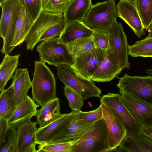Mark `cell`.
<instances>
[{"instance_id": "19", "label": "cell", "mask_w": 152, "mask_h": 152, "mask_svg": "<svg viewBox=\"0 0 152 152\" xmlns=\"http://www.w3.org/2000/svg\"><path fill=\"white\" fill-rule=\"evenodd\" d=\"M114 151L152 152V140L141 132L127 134Z\"/></svg>"}, {"instance_id": "16", "label": "cell", "mask_w": 152, "mask_h": 152, "mask_svg": "<svg viewBox=\"0 0 152 152\" xmlns=\"http://www.w3.org/2000/svg\"><path fill=\"white\" fill-rule=\"evenodd\" d=\"M75 115L73 111L61 114L54 121L38 128L36 132L37 144L39 145L50 142L67 126Z\"/></svg>"}, {"instance_id": "15", "label": "cell", "mask_w": 152, "mask_h": 152, "mask_svg": "<svg viewBox=\"0 0 152 152\" xmlns=\"http://www.w3.org/2000/svg\"><path fill=\"white\" fill-rule=\"evenodd\" d=\"M118 17L132 29L138 38L145 34V29L133 1L120 0L116 5Z\"/></svg>"}, {"instance_id": "28", "label": "cell", "mask_w": 152, "mask_h": 152, "mask_svg": "<svg viewBox=\"0 0 152 152\" xmlns=\"http://www.w3.org/2000/svg\"><path fill=\"white\" fill-rule=\"evenodd\" d=\"M129 54L132 57H152V37L147 36L144 39L129 45Z\"/></svg>"}, {"instance_id": "8", "label": "cell", "mask_w": 152, "mask_h": 152, "mask_svg": "<svg viewBox=\"0 0 152 152\" xmlns=\"http://www.w3.org/2000/svg\"><path fill=\"white\" fill-rule=\"evenodd\" d=\"M116 84L119 89L130 93L152 106V76H130L126 73Z\"/></svg>"}, {"instance_id": "1", "label": "cell", "mask_w": 152, "mask_h": 152, "mask_svg": "<svg viewBox=\"0 0 152 152\" xmlns=\"http://www.w3.org/2000/svg\"><path fill=\"white\" fill-rule=\"evenodd\" d=\"M66 26L63 13L42 10L25 39L27 50L32 51L39 42L59 37Z\"/></svg>"}, {"instance_id": "2", "label": "cell", "mask_w": 152, "mask_h": 152, "mask_svg": "<svg viewBox=\"0 0 152 152\" xmlns=\"http://www.w3.org/2000/svg\"><path fill=\"white\" fill-rule=\"evenodd\" d=\"M34 63L31 87L32 97L42 107L57 97L56 80L54 74L45 62L40 60Z\"/></svg>"}, {"instance_id": "42", "label": "cell", "mask_w": 152, "mask_h": 152, "mask_svg": "<svg viewBox=\"0 0 152 152\" xmlns=\"http://www.w3.org/2000/svg\"><path fill=\"white\" fill-rule=\"evenodd\" d=\"M6 0H0V3L3 2L5 1Z\"/></svg>"}, {"instance_id": "17", "label": "cell", "mask_w": 152, "mask_h": 152, "mask_svg": "<svg viewBox=\"0 0 152 152\" xmlns=\"http://www.w3.org/2000/svg\"><path fill=\"white\" fill-rule=\"evenodd\" d=\"M34 20L28 10L23 0H20L14 37L11 44L12 51L24 41Z\"/></svg>"}, {"instance_id": "34", "label": "cell", "mask_w": 152, "mask_h": 152, "mask_svg": "<svg viewBox=\"0 0 152 152\" xmlns=\"http://www.w3.org/2000/svg\"><path fill=\"white\" fill-rule=\"evenodd\" d=\"M16 128L10 127L4 141L0 144V152H16Z\"/></svg>"}, {"instance_id": "38", "label": "cell", "mask_w": 152, "mask_h": 152, "mask_svg": "<svg viewBox=\"0 0 152 152\" xmlns=\"http://www.w3.org/2000/svg\"><path fill=\"white\" fill-rule=\"evenodd\" d=\"M9 128L8 120L0 117V144L4 141Z\"/></svg>"}, {"instance_id": "20", "label": "cell", "mask_w": 152, "mask_h": 152, "mask_svg": "<svg viewBox=\"0 0 152 152\" xmlns=\"http://www.w3.org/2000/svg\"><path fill=\"white\" fill-rule=\"evenodd\" d=\"M94 123L81 121L73 118L65 128L54 139L47 143L77 141Z\"/></svg>"}, {"instance_id": "6", "label": "cell", "mask_w": 152, "mask_h": 152, "mask_svg": "<svg viewBox=\"0 0 152 152\" xmlns=\"http://www.w3.org/2000/svg\"><path fill=\"white\" fill-rule=\"evenodd\" d=\"M36 50L40 59L50 65L56 66L61 64L72 66L74 57L69 52L65 44L57 37L41 41L37 46Z\"/></svg>"}, {"instance_id": "37", "label": "cell", "mask_w": 152, "mask_h": 152, "mask_svg": "<svg viewBox=\"0 0 152 152\" xmlns=\"http://www.w3.org/2000/svg\"><path fill=\"white\" fill-rule=\"evenodd\" d=\"M34 21L38 17L42 10L41 0H23Z\"/></svg>"}, {"instance_id": "22", "label": "cell", "mask_w": 152, "mask_h": 152, "mask_svg": "<svg viewBox=\"0 0 152 152\" xmlns=\"http://www.w3.org/2000/svg\"><path fill=\"white\" fill-rule=\"evenodd\" d=\"M37 105L33 99L28 95L26 99L16 108L13 115L8 121L10 127L16 128L20 124L29 120L37 113Z\"/></svg>"}, {"instance_id": "32", "label": "cell", "mask_w": 152, "mask_h": 152, "mask_svg": "<svg viewBox=\"0 0 152 152\" xmlns=\"http://www.w3.org/2000/svg\"><path fill=\"white\" fill-rule=\"evenodd\" d=\"M76 142L46 143L39 145L37 152H71L72 146Z\"/></svg>"}, {"instance_id": "30", "label": "cell", "mask_w": 152, "mask_h": 152, "mask_svg": "<svg viewBox=\"0 0 152 152\" xmlns=\"http://www.w3.org/2000/svg\"><path fill=\"white\" fill-rule=\"evenodd\" d=\"M133 3L140 16L145 31L152 21V0H134Z\"/></svg>"}, {"instance_id": "24", "label": "cell", "mask_w": 152, "mask_h": 152, "mask_svg": "<svg viewBox=\"0 0 152 152\" xmlns=\"http://www.w3.org/2000/svg\"><path fill=\"white\" fill-rule=\"evenodd\" d=\"M94 31L83 22L75 21L66 24L63 32L58 38L62 42L67 44L79 38L91 36Z\"/></svg>"}, {"instance_id": "26", "label": "cell", "mask_w": 152, "mask_h": 152, "mask_svg": "<svg viewBox=\"0 0 152 152\" xmlns=\"http://www.w3.org/2000/svg\"><path fill=\"white\" fill-rule=\"evenodd\" d=\"M20 54L5 55L0 66V91L4 90L8 81L13 77L19 63Z\"/></svg>"}, {"instance_id": "14", "label": "cell", "mask_w": 152, "mask_h": 152, "mask_svg": "<svg viewBox=\"0 0 152 152\" xmlns=\"http://www.w3.org/2000/svg\"><path fill=\"white\" fill-rule=\"evenodd\" d=\"M37 122L31 120L19 124L16 128L17 134L16 152H37L36 132Z\"/></svg>"}, {"instance_id": "10", "label": "cell", "mask_w": 152, "mask_h": 152, "mask_svg": "<svg viewBox=\"0 0 152 152\" xmlns=\"http://www.w3.org/2000/svg\"><path fill=\"white\" fill-rule=\"evenodd\" d=\"M110 48L117 64L124 69H129L128 47L127 36L122 24L117 22L108 32Z\"/></svg>"}, {"instance_id": "23", "label": "cell", "mask_w": 152, "mask_h": 152, "mask_svg": "<svg viewBox=\"0 0 152 152\" xmlns=\"http://www.w3.org/2000/svg\"><path fill=\"white\" fill-rule=\"evenodd\" d=\"M91 0H71L63 13L66 24L75 21L83 22L92 5Z\"/></svg>"}, {"instance_id": "25", "label": "cell", "mask_w": 152, "mask_h": 152, "mask_svg": "<svg viewBox=\"0 0 152 152\" xmlns=\"http://www.w3.org/2000/svg\"><path fill=\"white\" fill-rule=\"evenodd\" d=\"M61 114L60 100L56 97L37 110L35 116L39 128H42L58 118Z\"/></svg>"}, {"instance_id": "18", "label": "cell", "mask_w": 152, "mask_h": 152, "mask_svg": "<svg viewBox=\"0 0 152 152\" xmlns=\"http://www.w3.org/2000/svg\"><path fill=\"white\" fill-rule=\"evenodd\" d=\"M122 69L117 64L111 49L106 51L100 64L91 79L97 82L110 81L118 77Z\"/></svg>"}, {"instance_id": "11", "label": "cell", "mask_w": 152, "mask_h": 152, "mask_svg": "<svg viewBox=\"0 0 152 152\" xmlns=\"http://www.w3.org/2000/svg\"><path fill=\"white\" fill-rule=\"evenodd\" d=\"M122 101L142 127H152V106L134 95L119 89Z\"/></svg>"}, {"instance_id": "9", "label": "cell", "mask_w": 152, "mask_h": 152, "mask_svg": "<svg viewBox=\"0 0 152 152\" xmlns=\"http://www.w3.org/2000/svg\"><path fill=\"white\" fill-rule=\"evenodd\" d=\"M100 103L109 107L125 126L127 134H138L142 127L137 122L124 105L119 94L109 92L101 97Z\"/></svg>"}, {"instance_id": "31", "label": "cell", "mask_w": 152, "mask_h": 152, "mask_svg": "<svg viewBox=\"0 0 152 152\" xmlns=\"http://www.w3.org/2000/svg\"><path fill=\"white\" fill-rule=\"evenodd\" d=\"M42 10L52 13H63L71 0H41Z\"/></svg>"}, {"instance_id": "7", "label": "cell", "mask_w": 152, "mask_h": 152, "mask_svg": "<svg viewBox=\"0 0 152 152\" xmlns=\"http://www.w3.org/2000/svg\"><path fill=\"white\" fill-rule=\"evenodd\" d=\"M20 0H6L0 3L1 14L0 21V36L3 40L1 51L10 54L12 51L11 44L13 39Z\"/></svg>"}, {"instance_id": "13", "label": "cell", "mask_w": 152, "mask_h": 152, "mask_svg": "<svg viewBox=\"0 0 152 152\" xmlns=\"http://www.w3.org/2000/svg\"><path fill=\"white\" fill-rule=\"evenodd\" d=\"M100 104L103 117L107 128L109 146L112 151H114L127 134V131L123 124L112 111L104 104Z\"/></svg>"}, {"instance_id": "4", "label": "cell", "mask_w": 152, "mask_h": 152, "mask_svg": "<svg viewBox=\"0 0 152 152\" xmlns=\"http://www.w3.org/2000/svg\"><path fill=\"white\" fill-rule=\"evenodd\" d=\"M118 17L115 0H106L92 4L83 22L94 31L107 32L118 22Z\"/></svg>"}, {"instance_id": "43", "label": "cell", "mask_w": 152, "mask_h": 152, "mask_svg": "<svg viewBox=\"0 0 152 152\" xmlns=\"http://www.w3.org/2000/svg\"><path fill=\"white\" fill-rule=\"evenodd\" d=\"M128 0V1H133V0Z\"/></svg>"}, {"instance_id": "41", "label": "cell", "mask_w": 152, "mask_h": 152, "mask_svg": "<svg viewBox=\"0 0 152 152\" xmlns=\"http://www.w3.org/2000/svg\"><path fill=\"white\" fill-rule=\"evenodd\" d=\"M145 72L148 75L152 76V66L150 69H146Z\"/></svg>"}, {"instance_id": "12", "label": "cell", "mask_w": 152, "mask_h": 152, "mask_svg": "<svg viewBox=\"0 0 152 152\" xmlns=\"http://www.w3.org/2000/svg\"><path fill=\"white\" fill-rule=\"evenodd\" d=\"M106 51L97 48L77 55L74 57L71 66L78 75L91 79L93 74L99 65Z\"/></svg>"}, {"instance_id": "5", "label": "cell", "mask_w": 152, "mask_h": 152, "mask_svg": "<svg viewBox=\"0 0 152 152\" xmlns=\"http://www.w3.org/2000/svg\"><path fill=\"white\" fill-rule=\"evenodd\" d=\"M56 67L58 78L65 86L78 93L83 100L92 97H101V90L95 85L93 81L78 75L69 65L61 64Z\"/></svg>"}, {"instance_id": "3", "label": "cell", "mask_w": 152, "mask_h": 152, "mask_svg": "<svg viewBox=\"0 0 152 152\" xmlns=\"http://www.w3.org/2000/svg\"><path fill=\"white\" fill-rule=\"evenodd\" d=\"M107 127L103 118L94 122L72 145L71 152H111Z\"/></svg>"}, {"instance_id": "33", "label": "cell", "mask_w": 152, "mask_h": 152, "mask_svg": "<svg viewBox=\"0 0 152 152\" xmlns=\"http://www.w3.org/2000/svg\"><path fill=\"white\" fill-rule=\"evenodd\" d=\"M64 91L72 111L76 112L81 111V108L83 105V100L81 96L75 91L67 86L64 87Z\"/></svg>"}, {"instance_id": "21", "label": "cell", "mask_w": 152, "mask_h": 152, "mask_svg": "<svg viewBox=\"0 0 152 152\" xmlns=\"http://www.w3.org/2000/svg\"><path fill=\"white\" fill-rule=\"evenodd\" d=\"M12 85L17 107L26 99L28 92L31 87V81L27 68L16 69L13 78Z\"/></svg>"}, {"instance_id": "29", "label": "cell", "mask_w": 152, "mask_h": 152, "mask_svg": "<svg viewBox=\"0 0 152 152\" xmlns=\"http://www.w3.org/2000/svg\"><path fill=\"white\" fill-rule=\"evenodd\" d=\"M65 44L70 54L74 57L77 54L95 48L93 35L79 38Z\"/></svg>"}, {"instance_id": "35", "label": "cell", "mask_w": 152, "mask_h": 152, "mask_svg": "<svg viewBox=\"0 0 152 152\" xmlns=\"http://www.w3.org/2000/svg\"><path fill=\"white\" fill-rule=\"evenodd\" d=\"M75 113L74 118L84 122L94 123L103 117V112L101 104L95 110L88 112L81 111Z\"/></svg>"}, {"instance_id": "44", "label": "cell", "mask_w": 152, "mask_h": 152, "mask_svg": "<svg viewBox=\"0 0 152 152\" xmlns=\"http://www.w3.org/2000/svg\"><path fill=\"white\" fill-rule=\"evenodd\" d=\"M91 0L92 1V0Z\"/></svg>"}, {"instance_id": "36", "label": "cell", "mask_w": 152, "mask_h": 152, "mask_svg": "<svg viewBox=\"0 0 152 152\" xmlns=\"http://www.w3.org/2000/svg\"><path fill=\"white\" fill-rule=\"evenodd\" d=\"M92 35L95 48L105 51L110 49L108 32L94 31Z\"/></svg>"}, {"instance_id": "39", "label": "cell", "mask_w": 152, "mask_h": 152, "mask_svg": "<svg viewBox=\"0 0 152 152\" xmlns=\"http://www.w3.org/2000/svg\"><path fill=\"white\" fill-rule=\"evenodd\" d=\"M140 132L143 133L152 140V127H142Z\"/></svg>"}, {"instance_id": "40", "label": "cell", "mask_w": 152, "mask_h": 152, "mask_svg": "<svg viewBox=\"0 0 152 152\" xmlns=\"http://www.w3.org/2000/svg\"><path fill=\"white\" fill-rule=\"evenodd\" d=\"M147 31L148 32V36L152 37V21L149 26Z\"/></svg>"}, {"instance_id": "27", "label": "cell", "mask_w": 152, "mask_h": 152, "mask_svg": "<svg viewBox=\"0 0 152 152\" xmlns=\"http://www.w3.org/2000/svg\"><path fill=\"white\" fill-rule=\"evenodd\" d=\"M17 107L16 105L12 85L1 92L0 117L8 121L11 117Z\"/></svg>"}]
</instances>
